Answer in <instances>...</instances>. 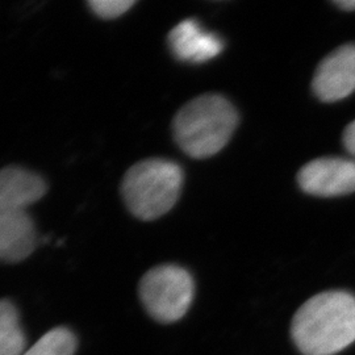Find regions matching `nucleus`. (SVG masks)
I'll return each mask as SVG.
<instances>
[{"label":"nucleus","instance_id":"obj_7","mask_svg":"<svg viewBox=\"0 0 355 355\" xmlns=\"http://www.w3.org/2000/svg\"><path fill=\"white\" fill-rule=\"evenodd\" d=\"M168 46L179 61L203 64L223 51L224 41L214 32L205 31L195 19H187L171 29Z\"/></svg>","mask_w":355,"mask_h":355},{"label":"nucleus","instance_id":"obj_14","mask_svg":"<svg viewBox=\"0 0 355 355\" xmlns=\"http://www.w3.org/2000/svg\"><path fill=\"white\" fill-rule=\"evenodd\" d=\"M334 4L343 11H355V0H336Z\"/></svg>","mask_w":355,"mask_h":355},{"label":"nucleus","instance_id":"obj_2","mask_svg":"<svg viewBox=\"0 0 355 355\" xmlns=\"http://www.w3.org/2000/svg\"><path fill=\"white\" fill-rule=\"evenodd\" d=\"M237 125L239 114L233 104L218 94H205L178 111L173 133L183 152L203 159L225 148Z\"/></svg>","mask_w":355,"mask_h":355},{"label":"nucleus","instance_id":"obj_10","mask_svg":"<svg viewBox=\"0 0 355 355\" xmlns=\"http://www.w3.org/2000/svg\"><path fill=\"white\" fill-rule=\"evenodd\" d=\"M26 352V336L16 306L0 300V355H21Z\"/></svg>","mask_w":355,"mask_h":355},{"label":"nucleus","instance_id":"obj_1","mask_svg":"<svg viewBox=\"0 0 355 355\" xmlns=\"http://www.w3.org/2000/svg\"><path fill=\"white\" fill-rule=\"evenodd\" d=\"M293 343L304 355H334L355 341V296L322 292L302 305L292 320Z\"/></svg>","mask_w":355,"mask_h":355},{"label":"nucleus","instance_id":"obj_13","mask_svg":"<svg viewBox=\"0 0 355 355\" xmlns=\"http://www.w3.org/2000/svg\"><path fill=\"white\" fill-rule=\"evenodd\" d=\"M343 144L347 149V152L353 154L355 157V120L350 123L345 132H343Z\"/></svg>","mask_w":355,"mask_h":355},{"label":"nucleus","instance_id":"obj_5","mask_svg":"<svg viewBox=\"0 0 355 355\" xmlns=\"http://www.w3.org/2000/svg\"><path fill=\"white\" fill-rule=\"evenodd\" d=\"M302 190L321 198L347 195L355 191V161L324 157L302 167L297 175Z\"/></svg>","mask_w":355,"mask_h":355},{"label":"nucleus","instance_id":"obj_11","mask_svg":"<svg viewBox=\"0 0 355 355\" xmlns=\"http://www.w3.org/2000/svg\"><path fill=\"white\" fill-rule=\"evenodd\" d=\"M76 337L69 329L55 328L44 334L21 355H74Z\"/></svg>","mask_w":355,"mask_h":355},{"label":"nucleus","instance_id":"obj_3","mask_svg":"<svg viewBox=\"0 0 355 355\" xmlns=\"http://www.w3.org/2000/svg\"><path fill=\"white\" fill-rule=\"evenodd\" d=\"M182 167L167 159H145L132 166L121 183V195L135 217L152 221L166 215L180 196Z\"/></svg>","mask_w":355,"mask_h":355},{"label":"nucleus","instance_id":"obj_12","mask_svg":"<svg viewBox=\"0 0 355 355\" xmlns=\"http://www.w3.org/2000/svg\"><path fill=\"white\" fill-rule=\"evenodd\" d=\"M135 3V0H91L89 7L101 19L114 20L128 12Z\"/></svg>","mask_w":355,"mask_h":355},{"label":"nucleus","instance_id":"obj_8","mask_svg":"<svg viewBox=\"0 0 355 355\" xmlns=\"http://www.w3.org/2000/svg\"><path fill=\"white\" fill-rule=\"evenodd\" d=\"M48 191L42 178L19 166H7L0 170V209L26 212Z\"/></svg>","mask_w":355,"mask_h":355},{"label":"nucleus","instance_id":"obj_6","mask_svg":"<svg viewBox=\"0 0 355 355\" xmlns=\"http://www.w3.org/2000/svg\"><path fill=\"white\" fill-rule=\"evenodd\" d=\"M312 89L318 99L325 103L338 102L354 92V44L340 46L321 61L312 80Z\"/></svg>","mask_w":355,"mask_h":355},{"label":"nucleus","instance_id":"obj_4","mask_svg":"<svg viewBox=\"0 0 355 355\" xmlns=\"http://www.w3.org/2000/svg\"><path fill=\"white\" fill-rule=\"evenodd\" d=\"M190 272L177 265H161L149 270L140 282V297L148 313L159 322L183 318L193 299Z\"/></svg>","mask_w":355,"mask_h":355},{"label":"nucleus","instance_id":"obj_9","mask_svg":"<svg viewBox=\"0 0 355 355\" xmlns=\"http://www.w3.org/2000/svg\"><path fill=\"white\" fill-rule=\"evenodd\" d=\"M35 248L36 228L31 216L0 209V262H21Z\"/></svg>","mask_w":355,"mask_h":355}]
</instances>
